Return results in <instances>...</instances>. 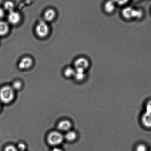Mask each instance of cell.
Wrapping results in <instances>:
<instances>
[{"mask_svg":"<svg viewBox=\"0 0 151 151\" xmlns=\"http://www.w3.org/2000/svg\"><path fill=\"white\" fill-rule=\"evenodd\" d=\"M15 4L14 3L11 1H7L4 3V10L10 12L14 10Z\"/></svg>","mask_w":151,"mask_h":151,"instance_id":"cell-16","label":"cell"},{"mask_svg":"<svg viewBox=\"0 0 151 151\" xmlns=\"http://www.w3.org/2000/svg\"><path fill=\"white\" fill-rule=\"evenodd\" d=\"M134 9L131 7H127L123 9L122 14L123 17L127 20L133 19V12Z\"/></svg>","mask_w":151,"mask_h":151,"instance_id":"cell-13","label":"cell"},{"mask_svg":"<svg viewBox=\"0 0 151 151\" xmlns=\"http://www.w3.org/2000/svg\"><path fill=\"white\" fill-rule=\"evenodd\" d=\"M57 12L52 8L47 9L44 12V21L48 22L53 21L57 17Z\"/></svg>","mask_w":151,"mask_h":151,"instance_id":"cell-7","label":"cell"},{"mask_svg":"<svg viewBox=\"0 0 151 151\" xmlns=\"http://www.w3.org/2000/svg\"><path fill=\"white\" fill-rule=\"evenodd\" d=\"M134 1H139L140 0H134Z\"/></svg>","mask_w":151,"mask_h":151,"instance_id":"cell-26","label":"cell"},{"mask_svg":"<svg viewBox=\"0 0 151 151\" xmlns=\"http://www.w3.org/2000/svg\"><path fill=\"white\" fill-rule=\"evenodd\" d=\"M116 4L113 0H108L105 3L104 9L105 12L108 14H111L115 11Z\"/></svg>","mask_w":151,"mask_h":151,"instance_id":"cell-10","label":"cell"},{"mask_svg":"<svg viewBox=\"0 0 151 151\" xmlns=\"http://www.w3.org/2000/svg\"><path fill=\"white\" fill-rule=\"evenodd\" d=\"M145 112L151 113V100H149L146 103L145 106Z\"/></svg>","mask_w":151,"mask_h":151,"instance_id":"cell-22","label":"cell"},{"mask_svg":"<svg viewBox=\"0 0 151 151\" xmlns=\"http://www.w3.org/2000/svg\"><path fill=\"white\" fill-rule=\"evenodd\" d=\"M74 65L75 69H80L86 70L90 66V62L88 59L84 57H81L76 60Z\"/></svg>","mask_w":151,"mask_h":151,"instance_id":"cell-6","label":"cell"},{"mask_svg":"<svg viewBox=\"0 0 151 151\" xmlns=\"http://www.w3.org/2000/svg\"><path fill=\"white\" fill-rule=\"evenodd\" d=\"M8 23L13 26H17L21 22V15L18 12L13 10L9 13L7 17Z\"/></svg>","mask_w":151,"mask_h":151,"instance_id":"cell-4","label":"cell"},{"mask_svg":"<svg viewBox=\"0 0 151 151\" xmlns=\"http://www.w3.org/2000/svg\"><path fill=\"white\" fill-rule=\"evenodd\" d=\"M1 103H0V110H1Z\"/></svg>","mask_w":151,"mask_h":151,"instance_id":"cell-27","label":"cell"},{"mask_svg":"<svg viewBox=\"0 0 151 151\" xmlns=\"http://www.w3.org/2000/svg\"><path fill=\"white\" fill-rule=\"evenodd\" d=\"M75 73L74 77L78 82L83 81L86 78V71L80 69H75Z\"/></svg>","mask_w":151,"mask_h":151,"instance_id":"cell-12","label":"cell"},{"mask_svg":"<svg viewBox=\"0 0 151 151\" xmlns=\"http://www.w3.org/2000/svg\"><path fill=\"white\" fill-rule=\"evenodd\" d=\"M15 95V91L12 87L4 86L0 89V101L4 104H9L14 100Z\"/></svg>","mask_w":151,"mask_h":151,"instance_id":"cell-1","label":"cell"},{"mask_svg":"<svg viewBox=\"0 0 151 151\" xmlns=\"http://www.w3.org/2000/svg\"><path fill=\"white\" fill-rule=\"evenodd\" d=\"M142 125L147 129H151V113L144 112L140 118Z\"/></svg>","mask_w":151,"mask_h":151,"instance_id":"cell-8","label":"cell"},{"mask_svg":"<svg viewBox=\"0 0 151 151\" xmlns=\"http://www.w3.org/2000/svg\"><path fill=\"white\" fill-rule=\"evenodd\" d=\"M22 87H23V84L20 81H14L13 83L12 86L15 91L20 90L22 88Z\"/></svg>","mask_w":151,"mask_h":151,"instance_id":"cell-18","label":"cell"},{"mask_svg":"<svg viewBox=\"0 0 151 151\" xmlns=\"http://www.w3.org/2000/svg\"><path fill=\"white\" fill-rule=\"evenodd\" d=\"M72 126V124L70 121L63 120L59 123L57 125V128L59 131L67 132L70 131Z\"/></svg>","mask_w":151,"mask_h":151,"instance_id":"cell-9","label":"cell"},{"mask_svg":"<svg viewBox=\"0 0 151 151\" xmlns=\"http://www.w3.org/2000/svg\"><path fill=\"white\" fill-rule=\"evenodd\" d=\"M35 33L38 38L44 39L48 37L50 33V28L47 22L41 20L35 26Z\"/></svg>","mask_w":151,"mask_h":151,"instance_id":"cell-2","label":"cell"},{"mask_svg":"<svg viewBox=\"0 0 151 151\" xmlns=\"http://www.w3.org/2000/svg\"><path fill=\"white\" fill-rule=\"evenodd\" d=\"M4 151H19L17 147L13 145H9L6 146L4 149Z\"/></svg>","mask_w":151,"mask_h":151,"instance_id":"cell-20","label":"cell"},{"mask_svg":"<svg viewBox=\"0 0 151 151\" xmlns=\"http://www.w3.org/2000/svg\"><path fill=\"white\" fill-rule=\"evenodd\" d=\"M78 134L75 131L72 130L66 132L65 137L66 140L71 142L75 141L78 139Z\"/></svg>","mask_w":151,"mask_h":151,"instance_id":"cell-14","label":"cell"},{"mask_svg":"<svg viewBox=\"0 0 151 151\" xmlns=\"http://www.w3.org/2000/svg\"><path fill=\"white\" fill-rule=\"evenodd\" d=\"M147 146L143 143H140L136 146L135 151H147Z\"/></svg>","mask_w":151,"mask_h":151,"instance_id":"cell-19","label":"cell"},{"mask_svg":"<svg viewBox=\"0 0 151 151\" xmlns=\"http://www.w3.org/2000/svg\"><path fill=\"white\" fill-rule=\"evenodd\" d=\"M75 73V69L71 67H68L64 71V75L66 77L70 78L74 77Z\"/></svg>","mask_w":151,"mask_h":151,"instance_id":"cell-15","label":"cell"},{"mask_svg":"<svg viewBox=\"0 0 151 151\" xmlns=\"http://www.w3.org/2000/svg\"><path fill=\"white\" fill-rule=\"evenodd\" d=\"M115 4L119 6H124L128 4L129 0H113Z\"/></svg>","mask_w":151,"mask_h":151,"instance_id":"cell-21","label":"cell"},{"mask_svg":"<svg viewBox=\"0 0 151 151\" xmlns=\"http://www.w3.org/2000/svg\"><path fill=\"white\" fill-rule=\"evenodd\" d=\"M150 151H151V150H150Z\"/></svg>","mask_w":151,"mask_h":151,"instance_id":"cell-28","label":"cell"},{"mask_svg":"<svg viewBox=\"0 0 151 151\" xmlns=\"http://www.w3.org/2000/svg\"><path fill=\"white\" fill-rule=\"evenodd\" d=\"M17 148L19 151H24L26 148V146L23 143H20L18 145Z\"/></svg>","mask_w":151,"mask_h":151,"instance_id":"cell-23","label":"cell"},{"mask_svg":"<svg viewBox=\"0 0 151 151\" xmlns=\"http://www.w3.org/2000/svg\"><path fill=\"white\" fill-rule=\"evenodd\" d=\"M143 16V12L140 9H134L133 12V19L139 20L141 19Z\"/></svg>","mask_w":151,"mask_h":151,"instance_id":"cell-17","label":"cell"},{"mask_svg":"<svg viewBox=\"0 0 151 151\" xmlns=\"http://www.w3.org/2000/svg\"><path fill=\"white\" fill-rule=\"evenodd\" d=\"M10 31V27L7 22L0 21V36L7 35Z\"/></svg>","mask_w":151,"mask_h":151,"instance_id":"cell-11","label":"cell"},{"mask_svg":"<svg viewBox=\"0 0 151 151\" xmlns=\"http://www.w3.org/2000/svg\"><path fill=\"white\" fill-rule=\"evenodd\" d=\"M64 139V137L60 131H53L48 134L47 140L50 146L55 147L61 144Z\"/></svg>","mask_w":151,"mask_h":151,"instance_id":"cell-3","label":"cell"},{"mask_svg":"<svg viewBox=\"0 0 151 151\" xmlns=\"http://www.w3.org/2000/svg\"><path fill=\"white\" fill-rule=\"evenodd\" d=\"M34 63V60L32 57L26 56L21 59L18 66L19 69L21 70H27L32 67Z\"/></svg>","mask_w":151,"mask_h":151,"instance_id":"cell-5","label":"cell"},{"mask_svg":"<svg viewBox=\"0 0 151 151\" xmlns=\"http://www.w3.org/2000/svg\"><path fill=\"white\" fill-rule=\"evenodd\" d=\"M51 151H63L61 148L58 147H55L52 149Z\"/></svg>","mask_w":151,"mask_h":151,"instance_id":"cell-25","label":"cell"},{"mask_svg":"<svg viewBox=\"0 0 151 151\" xmlns=\"http://www.w3.org/2000/svg\"><path fill=\"white\" fill-rule=\"evenodd\" d=\"M5 10L4 8L0 7V19H2L5 16Z\"/></svg>","mask_w":151,"mask_h":151,"instance_id":"cell-24","label":"cell"}]
</instances>
